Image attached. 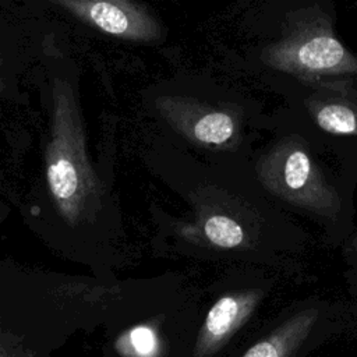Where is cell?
Segmentation results:
<instances>
[{"label":"cell","instance_id":"6da1fadb","mask_svg":"<svg viewBox=\"0 0 357 357\" xmlns=\"http://www.w3.org/2000/svg\"><path fill=\"white\" fill-rule=\"evenodd\" d=\"M28 86L38 105V159L20 201L21 216L53 251L109 282L107 191L89 152L78 63L53 31L38 32Z\"/></svg>","mask_w":357,"mask_h":357},{"label":"cell","instance_id":"7a4b0ae2","mask_svg":"<svg viewBox=\"0 0 357 357\" xmlns=\"http://www.w3.org/2000/svg\"><path fill=\"white\" fill-rule=\"evenodd\" d=\"M120 290L71 275L0 259V357H50L79 332L107 321Z\"/></svg>","mask_w":357,"mask_h":357},{"label":"cell","instance_id":"3957f363","mask_svg":"<svg viewBox=\"0 0 357 357\" xmlns=\"http://www.w3.org/2000/svg\"><path fill=\"white\" fill-rule=\"evenodd\" d=\"M50 7L102 33L134 40L156 36V25L135 4L120 0H50Z\"/></svg>","mask_w":357,"mask_h":357},{"label":"cell","instance_id":"277c9868","mask_svg":"<svg viewBox=\"0 0 357 357\" xmlns=\"http://www.w3.org/2000/svg\"><path fill=\"white\" fill-rule=\"evenodd\" d=\"M38 32L0 15V113L4 106L29 103L28 77L35 57Z\"/></svg>","mask_w":357,"mask_h":357},{"label":"cell","instance_id":"5b68a950","mask_svg":"<svg viewBox=\"0 0 357 357\" xmlns=\"http://www.w3.org/2000/svg\"><path fill=\"white\" fill-rule=\"evenodd\" d=\"M258 297L241 293L219 298L209 310L194 347V357H211L220 350L248 318Z\"/></svg>","mask_w":357,"mask_h":357},{"label":"cell","instance_id":"8992f818","mask_svg":"<svg viewBox=\"0 0 357 357\" xmlns=\"http://www.w3.org/2000/svg\"><path fill=\"white\" fill-rule=\"evenodd\" d=\"M314 321V311H305L291 318L269 336L251 346L243 357H291L307 337Z\"/></svg>","mask_w":357,"mask_h":357},{"label":"cell","instance_id":"52a82bcc","mask_svg":"<svg viewBox=\"0 0 357 357\" xmlns=\"http://www.w3.org/2000/svg\"><path fill=\"white\" fill-rule=\"evenodd\" d=\"M346 57L343 46L331 36H317L303 43L297 50V60L311 70H329Z\"/></svg>","mask_w":357,"mask_h":357},{"label":"cell","instance_id":"ba28073f","mask_svg":"<svg viewBox=\"0 0 357 357\" xmlns=\"http://www.w3.org/2000/svg\"><path fill=\"white\" fill-rule=\"evenodd\" d=\"M234 130L233 120L226 113H211L194 126V135L205 144H222L227 141Z\"/></svg>","mask_w":357,"mask_h":357},{"label":"cell","instance_id":"9c48e42d","mask_svg":"<svg viewBox=\"0 0 357 357\" xmlns=\"http://www.w3.org/2000/svg\"><path fill=\"white\" fill-rule=\"evenodd\" d=\"M205 234L213 244L225 248L238 245L244 237L241 226L233 219L222 215L211 216L206 220Z\"/></svg>","mask_w":357,"mask_h":357},{"label":"cell","instance_id":"30bf717a","mask_svg":"<svg viewBox=\"0 0 357 357\" xmlns=\"http://www.w3.org/2000/svg\"><path fill=\"white\" fill-rule=\"evenodd\" d=\"M318 124L332 134H351L357 130L354 113L340 105H329L317 114Z\"/></svg>","mask_w":357,"mask_h":357},{"label":"cell","instance_id":"8fae6325","mask_svg":"<svg viewBox=\"0 0 357 357\" xmlns=\"http://www.w3.org/2000/svg\"><path fill=\"white\" fill-rule=\"evenodd\" d=\"M311 165L307 153L303 151H293L284 163V183L291 190L301 188L310 176Z\"/></svg>","mask_w":357,"mask_h":357},{"label":"cell","instance_id":"7c38bea8","mask_svg":"<svg viewBox=\"0 0 357 357\" xmlns=\"http://www.w3.org/2000/svg\"><path fill=\"white\" fill-rule=\"evenodd\" d=\"M11 215V204L6 199H0V227Z\"/></svg>","mask_w":357,"mask_h":357}]
</instances>
